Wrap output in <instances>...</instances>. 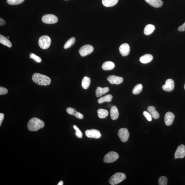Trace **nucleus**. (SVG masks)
I'll list each match as a JSON object with an SVG mask.
<instances>
[{
    "instance_id": "f257e3e1",
    "label": "nucleus",
    "mask_w": 185,
    "mask_h": 185,
    "mask_svg": "<svg viewBox=\"0 0 185 185\" xmlns=\"http://www.w3.org/2000/svg\"><path fill=\"white\" fill-rule=\"evenodd\" d=\"M45 124L44 122L37 118H32L27 124L28 129L32 132H37L40 129L43 128Z\"/></svg>"
},
{
    "instance_id": "f03ea898",
    "label": "nucleus",
    "mask_w": 185,
    "mask_h": 185,
    "mask_svg": "<svg viewBox=\"0 0 185 185\" xmlns=\"http://www.w3.org/2000/svg\"><path fill=\"white\" fill-rule=\"evenodd\" d=\"M33 81L38 85L46 86L51 83V79L49 77L39 73H35L32 77Z\"/></svg>"
},
{
    "instance_id": "7ed1b4c3",
    "label": "nucleus",
    "mask_w": 185,
    "mask_h": 185,
    "mask_svg": "<svg viewBox=\"0 0 185 185\" xmlns=\"http://www.w3.org/2000/svg\"><path fill=\"white\" fill-rule=\"evenodd\" d=\"M126 178V175L123 173L117 172L110 178L109 182L112 185L117 184L125 180Z\"/></svg>"
},
{
    "instance_id": "20e7f679",
    "label": "nucleus",
    "mask_w": 185,
    "mask_h": 185,
    "mask_svg": "<svg viewBox=\"0 0 185 185\" xmlns=\"http://www.w3.org/2000/svg\"><path fill=\"white\" fill-rule=\"evenodd\" d=\"M51 40L50 37L47 36H42L39 39V46L41 48L45 50L48 48L50 46Z\"/></svg>"
},
{
    "instance_id": "39448f33",
    "label": "nucleus",
    "mask_w": 185,
    "mask_h": 185,
    "mask_svg": "<svg viewBox=\"0 0 185 185\" xmlns=\"http://www.w3.org/2000/svg\"><path fill=\"white\" fill-rule=\"evenodd\" d=\"M119 157V155L116 152L114 151L110 152L105 155L104 161L105 163H113L117 160Z\"/></svg>"
},
{
    "instance_id": "423d86ee",
    "label": "nucleus",
    "mask_w": 185,
    "mask_h": 185,
    "mask_svg": "<svg viewBox=\"0 0 185 185\" xmlns=\"http://www.w3.org/2000/svg\"><path fill=\"white\" fill-rule=\"evenodd\" d=\"M42 21L46 24H53L58 22V19L56 16L52 14H48L44 15L42 18Z\"/></svg>"
},
{
    "instance_id": "0eeeda50",
    "label": "nucleus",
    "mask_w": 185,
    "mask_h": 185,
    "mask_svg": "<svg viewBox=\"0 0 185 185\" xmlns=\"http://www.w3.org/2000/svg\"><path fill=\"white\" fill-rule=\"evenodd\" d=\"M93 47L90 45H86L82 47L79 51V53L82 57H84L93 52Z\"/></svg>"
},
{
    "instance_id": "6e6552de",
    "label": "nucleus",
    "mask_w": 185,
    "mask_h": 185,
    "mask_svg": "<svg viewBox=\"0 0 185 185\" xmlns=\"http://www.w3.org/2000/svg\"><path fill=\"white\" fill-rule=\"evenodd\" d=\"M118 135L122 142H125L127 141L129 138V133L127 129L123 128L119 130Z\"/></svg>"
},
{
    "instance_id": "1a4fd4ad",
    "label": "nucleus",
    "mask_w": 185,
    "mask_h": 185,
    "mask_svg": "<svg viewBox=\"0 0 185 185\" xmlns=\"http://www.w3.org/2000/svg\"><path fill=\"white\" fill-rule=\"evenodd\" d=\"M85 134L86 137L94 139H99L101 136L100 131L97 129H92L86 131Z\"/></svg>"
},
{
    "instance_id": "9d476101",
    "label": "nucleus",
    "mask_w": 185,
    "mask_h": 185,
    "mask_svg": "<svg viewBox=\"0 0 185 185\" xmlns=\"http://www.w3.org/2000/svg\"><path fill=\"white\" fill-rule=\"evenodd\" d=\"M185 156V146L184 145H180L175 151V159L183 158Z\"/></svg>"
},
{
    "instance_id": "9b49d317",
    "label": "nucleus",
    "mask_w": 185,
    "mask_h": 185,
    "mask_svg": "<svg viewBox=\"0 0 185 185\" xmlns=\"http://www.w3.org/2000/svg\"><path fill=\"white\" fill-rule=\"evenodd\" d=\"M175 87V83L174 80L172 79H168L166 81L165 84L162 86L164 91L170 92L172 91Z\"/></svg>"
},
{
    "instance_id": "f8f14e48",
    "label": "nucleus",
    "mask_w": 185,
    "mask_h": 185,
    "mask_svg": "<svg viewBox=\"0 0 185 185\" xmlns=\"http://www.w3.org/2000/svg\"><path fill=\"white\" fill-rule=\"evenodd\" d=\"M107 80L112 84H116L117 85L123 82V79L122 77L114 75L110 76L107 78Z\"/></svg>"
},
{
    "instance_id": "ddd939ff",
    "label": "nucleus",
    "mask_w": 185,
    "mask_h": 185,
    "mask_svg": "<svg viewBox=\"0 0 185 185\" xmlns=\"http://www.w3.org/2000/svg\"><path fill=\"white\" fill-rule=\"evenodd\" d=\"M175 116L174 114L171 112H168L165 114L164 120L166 125H171L174 121Z\"/></svg>"
},
{
    "instance_id": "4468645a",
    "label": "nucleus",
    "mask_w": 185,
    "mask_h": 185,
    "mask_svg": "<svg viewBox=\"0 0 185 185\" xmlns=\"http://www.w3.org/2000/svg\"><path fill=\"white\" fill-rule=\"evenodd\" d=\"M119 50L122 55L123 56H127L130 53V46L127 43H123L120 45Z\"/></svg>"
},
{
    "instance_id": "2eb2a0df",
    "label": "nucleus",
    "mask_w": 185,
    "mask_h": 185,
    "mask_svg": "<svg viewBox=\"0 0 185 185\" xmlns=\"http://www.w3.org/2000/svg\"><path fill=\"white\" fill-rule=\"evenodd\" d=\"M67 112L70 115H74L77 118L79 119H82L83 118V116L82 114L80 112L77 111L75 109H74L71 107H68L66 109Z\"/></svg>"
},
{
    "instance_id": "dca6fc26",
    "label": "nucleus",
    "mask_w": 185,
    "mask_h": 185,
    "mask_svg": "<svg viewBox=\"0 0 185 185\" xmlns=\"http://www.w3.org/2000/svg\"><path fill=\"white\" fill-rule=\"evenodd\" d=\"M109 91V89L108 87L102 88L100 87H97L95 91L96 96L97 97H101Z\"/></svg>"
},
{
    "instance_id": "f3484780",
    "label": "nucleus",
    "mask_w": 185,
    "mask_h": 185,
    "mask_svg": "<svg viewBox=\"0 0 185 185\" xmlns=\"http://www.w3.org/2000/svg\"><path fill=\"white\" fill-rule=\"evenodd\" d=\"M147 110L151 114L152 118L157 119L160 117V114L156 111L155 107L153 106H149L147 108Z\"/></svg>"
},
{
    "instance_id": "a211bd4d",
    "label": "nucleus",
    "mask_w": 185,
    "mask_h": 185,
    "mask_svg": "<svg viewBox=\"0 0 185 185\" xmlns=\"http://www.w3.org/2000/svg\"><path fill=\"white\" fill-rule=\"evenodd\" d=\"M147 3L155 8L160 7L163 5V2L161 0H145Z\"/></svg>"
},
{
    "instance_id": "6ab92c4d",
    "label": "nucleus",
    "mask_w": 185,
    "mask_h": 185,
    "mask_svg": "<svg viewBox=\"0 0 185 185\" xmlns=\"http://www.w3.org/2000/svg\"><path fill=\"white\" fill-rule=\"evenodd\" d=\"M111 118L112 120H116L118 118L119 113L116 106H114L111 107L110 110Z\"/></svg>"
},
{
    "instance_id": "aec40b11",
    "label": "nucleus",
    "mask_w": 185,
    "mask_h": 185,
    "mask_svg": "<svg viewBox=\"0 0 185 185\" xmlns=\"http://www.w3.org/2000/svg\"><path fill=\"white\" fill-rule=\"evenodd\" d=\"M153 59V56L149 54H146L140 57V60L143 64H147L150 62Z\"/></svg>"
},
{
    "instance_id": "412c9836",
    "label": "nucleus",
    "mask_w": 185,
    "mask_h": 185,
    "mask_svg": "<svg viewBox=\"0 0 185 185\" xmlns=\"http://www.w3.org/2000/svg\"><path fill=\"white\" fill-rule=\"evenodd\" d=\"M115 67V65L112 62L107 61L103 64L102 68L104 70H110L113 69Z\"/></svg>"
},
{
    "instance_id": "4be33fe9",
    "label": "nucleus",
    "mask_w": 185,
    "mask_h": 185,
    "mask_svg": "<svg viewBox=\"0 0 185 185\" xmlns=\"http://www.w3.org/2000/svg\"><path fill=\"white\" fill-rule=\"evenodd\" d=\"M0 43L10 48L12 46V44L11 42L6 37L2 36L1 34L0 35Z\"/></svg>"
},
{
    "instance_id": "5701e85b",
    "label": "nucleus",
    "mask_w": 185,
    "mask_h": 185,
    "mask_svg": "<svg viewBox=\"0 0 185 185\" xmlns=\"http://www.w3.org/2000/svg\"><path fill=\"white\" fill-rule=\"evenodd\" d=\"M118 0H102L103 4L105 7L113 6L118 3Z\"/></svg>"
},
{
    "instance_id": "b1692460",
    "label": "nucleus",
    "mask_w": 185,
    "mask_h": 185,
    "mask_svg": "<svg viewBox=\"0 0 185 185\" xmlns=\"http://www.w3.org/2000/svg\"><path fill=\"white\" fill-rule=\"evenodd\" d=\"M155 29V27L153 25L149 24L147 25L144 29V33L146 36H148L153 33Z\"/></svg>"
},
{
    "instance_id": "393cba45",
    "label": "nucleus",
    "mask_w": 185,
    "mask_h": 185,
    "mask_svg": "<svg viewBox=\"0 0 185 185\" xmlns=\"http://www.w3.org/2000/svg\"><path fill=\"white\" fill-rule=\"evenodd\" d=\"M91 79L88 77H84L82 82V86L84 89H87L90 86Z\"/></svg>"
},
{
    "instance_id": "a878e982",
    "label": "nucleus",
    "mask_w": 185,
    "mask_h": 185,
    "mask_svg": "<svg viewBox=\"0 0 185 185\" xmlns=\"http://www.w3.org/2000/svg\"><path fill=\"white\" fill-rule=\"evenodd\" d=\"M112 97H113L111 95H107L100 98L98 100V103L101 104L105 102H110L111 101Z\"/></svg>"
},
{
    "instance_id": "bb28decb",
    "label": "nucleus",
    "mask_w": 185,
    "mask_h": 185,
    "mask_svg": "<svg viewBox=\"0 0 185 185\" xmlns=\"http://www.w3.org/2000/svg\"><path fill=\"white\" fill-rule=\"evenodd\" d=\"M98 117L101 119L105 118L108 115V111L106 109H99L97 110Z\"/></svg>"
},
{
    "instance_id": "cd10ccee",
    "label": "nucleus",
    "mask_w": 185,
    "mask_h": 185,
    "mask_svg": "<svg viewBox=\"0 0 185 185\" xmlns=\"http://www.w3.org/2000/svg\"><path fill=\"white\" fill-rule=\"evenodd\" d=\"M76 42V39L74 37H72L69 39L65 44L64 48L65 49L68 48L73 46Z\"/></svg>"
},
{
    "instance_id": "c85d7f7f",
    "label": "nucleus",
    "mask_w": 185,
    "mask_h": 185,
    "mask_svg": "<svg viewBox=\"0 0 185 185\" xmlns=\"http://www.w3.org/2000/svg\"><path fill=\"white\" fill-rule=\"evenodd\" d=\"M143 89V86L141 84H137L133 88L132 93L133 94L137 95L139 94L141 92Z\"/></svg>"
},
{
    "instance_id": "c756f323",
    "label": "nucleus",
    "mask_w": 185,
    "mask_h": 185,
    "mask_svg": "<svg viewBox=\"0 0 185 185\" xmlns=\"http://www.w3.org/2000/svg\"><path fill=\"white\" fill-rule=\"evenodd\" d=\"M25 0H7V2L10 5H17L23 3Z\"/></svg>"
},
{
    "instance_id": "7c9ffc66",
    "label": "nucleus",
    "mask_w": 185,
    "mask_h": 185,
    "mask_svg": "<svg viewBox=\"0 0 185 185\" xmlns=\"http://www.w3.org/2000/svg\"><path fill=\"white\" fill-rule=\"evenodd\" d=\"M158 184L160 185H167V178L165 176H161L158 180Z\"/></svg>"
},
{
    "instance_id": "2f4dec72",
    "label": "nucleus",
    "mask_w": 185,
    "mask_h": 185,
    "mask_svg": "<svg viewBox=\"0 0 185 185\" xmlns=\"http://www.w3.org/2000/svg\"><path fill=\"white\" fill-rule=\"evenodd\" d=\"M73 128L76 130L75 134L76 136L78 138H81L82 137V133L81 130L76 125H74Z\"/></svg>"
},
{
    "instance_id": "473e14b6",
    "label": "nucleus",
    "mask_w": 185,
    "mask_h": 185,
    "mask_svg": "<svg viewBox=\"0 0 185 185\" xmlns=\"http://www.w3.org/2000/svg\"><path fill=\"white\" fill-rule=\"evenodd\" d=\"M30 58H32V59H34L35 61L37 62H40L42 61V59L40 57L33 53H30Z\"/></svg>"
},
{
    "instance_id": "72a5a7b5",
    "label": "nucleus",
    "mask_w": 185,
    "mask_h": 185,
    "mask_svg": "<svg viewBox=\"0 0 185 185\" xmlns=\"http://www.w3.org/2000/svg\"><path fill=\"white\" fill-rule=\"evenodd\" d=\"M143 114L147 120L149 121H152V117L150 114L149 112L144 111L143 112Z\"/></svg>"
},
{
    "instance_id": "f704fd0d",
    "label": "nucleus",
    "mask_w": 185,
    "mask_h": 185,
    "mask_svg": "<svg viewBox=\"0 0 185 185\" xmlns=\"http://www.w3.org/2000/svg\"><path fill=\"white\" fill-rule=\"evenodd\" d=\"M8 92V91L7 89L1 86V87H0V95L7 94Z\"/></svg>"
},
{
    "instance_id": "c9c22d12",
    "label": "nucleus",
    "mask_w": 185,
    "mask_h": 185,
    "mask_svg": "<svg viewBox=\"0 0 185 185\" xmlns=\"http://www.w3.org/2000/svg\"><path fill=\"white\" fill-rule=\"evenodd\" d=\"M178 30L179 31L182 32L185 31V22H184L183 24L180 26L178 28Z\"/></svg>"
},
{
    "instance_id": "e433bc0d",
    "label": "nucleus",
    "mask_w": 185,
    "mask_h": 185,
    "mask_svg": "<svg viewBox=\"0 0 185 185\" xmlns=\"http://www.w3.org/2000/svg\"><path fill=\"white\" fill-rule=\"evenodd\" d=\"M4 114L3 113L0 114V126H1L4 119Z\"/></svg>"
},
{
    "instance_id": "4c0bfd02",
    "label": "nucleus",
    "mask_w": 185,
    "mask_h": 185,
    "mask_svg": "<svg viewBox=\"0 0 185 185\" xmlns=\"http://www.w3.org/2000/svg\"><path fill=\"white\" fill-rule=\"evenodd\" d=\"M5 21L2 19L1 18H0V26H1L5 24Z\"/></svg>"
},
{
    "instance_id": "58836bf2",
    "label": "nucleus",
    "mask_w": 185,
    "mask_h": 185,
    "mask_svg": "<svg viewBox=\"0 0 185 185\" xmlns=\"http://www.w3.org/2000/svg\"><path fill=\"white\" fill-rule=\"evenodd\" d=\"M63 184H64V182H63L62 181H61L59 182V183L57 184V185H62Z\"/></svg>"
},
{
    "instance_id": "ea45409f",
    "label": "nucleus",
    "mask_w": 185,
    "mask_h": 185,
    "mask_svg": "<svg viewBox=\"0 0 185 185\" xmlns=\"http://www.w3.org/2000/svg\"><path fill=\"white\" fill-rule=\"evenodd\" d=\"M184 89L185 90V85L184 86Z\"/></svg>"
},
{
    "instance_id": "a19ab883",
    "label": "nucleus",
    "mask_w": 185,
    "mask_h": 185,
    "mask_svg": "<svg viewBox=\"0 0 185 185\" xmlns=\"http://www.w3.org/2000/svg\"><path fill=\"white\" fill-rule=\"evenodd\" d=\"M7 38H8V39H9V37H8Z\"/></svg>"
}]
</instances>
